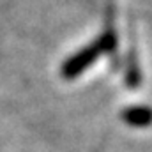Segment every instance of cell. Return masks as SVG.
<instances>
[{
  "label": "cell",
  "mask_w": 152,
  "mask_h": 152,
  "mask_svg": "<svg viewBox=\"0 0 152 152\" xmlns=\"http://www.w3.org/2000/svg\"><path fill=\"white\" fill-rule=\"evenodd\" d=\"M117 44V39H115V34L113 32H104L103 36L92 41L88 46L81 48L76 55H73L71 58H67L62 66V75L64 78H75L78 76L80 73H83L96 58H99L103 53L106 51H112Z\"/></svg>",
  "instance_id": "1"
},
{
  "label": "cell",
  "mask_w": 152,
  "mask_h": 152,
  "mask_svg": "<svg viewBox=\"0 0 152 152\" xmlns=\"http://www.w3.org/2000/svg\"><path fill=\"white\" fill-rule=\"evenodd\" d=\"M122 118L129 124V126H136V127H145L152 122V110L147 106H133V108H127Z\"/></svg>",
  "instance_id": "2"
}]
</instances>
